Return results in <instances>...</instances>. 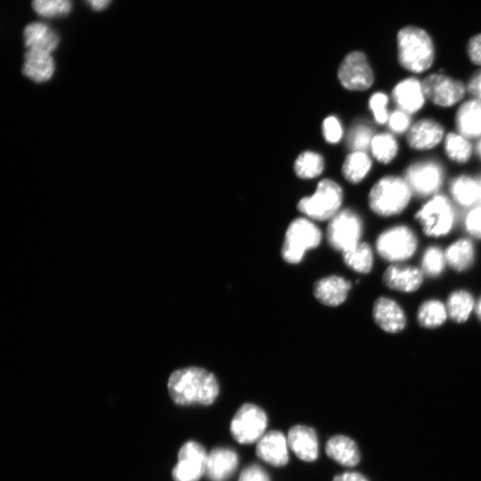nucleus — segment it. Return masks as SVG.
I'll return each mask as SVG.
<instances>
[{
  "mask_svg": "<svg viewBox=\"0 0 481 481\" xmlns=\"http://www.w3.org/2000/svg\"><path fill=\"white\" fill-rule=\"evenodd\" d=\"M167 391L172 401L180 406H208L220 392L216 376L206 369L191 366L174 371L167 379Z\"/></svg>",
  "mask_w": 481,
  "mask_h": 481,
  "instance_id": "1",
  "label": "nucleus"
},
{
  "mask_svg": "<svg viewBox=\"0 0 481 481\" xmlns=\"http://www.w3.org/2000/svg\"><path fill=\"white\" fill-rule=\"evenodd\" d=\"M397 61L410 74L426 73L434 64L436 51L433 40L423 29L405 26L396 35Z\"/></svg>",
  "mask_w": 481,
  "mask_h": 481,
  "instance_id": "2",
  "label": "nucleus"
},
{
  "mask_svg": "<svg viewBox=\"0 0 481 481\" xmlns=\"http://www.w3.org/2000/svg\"><path fill=\"white\" fill-rule=\"evenodd\" d=\"M413 193L403 175H386L379 178L370 189L368 205L381 217L402 214L411 204Z\"/></svg>",
  "mask_w": 481,
  "mask_h": 481,
  "instance_id": "3",
  "label": "nucleus"
},
{
  "mask_svg": "<svg viewBox=\"0 0 481 481\" xmlns=\"http://www.w3.org/2000/svg\"><path fill=\"white\" fill-rule=\"evenodd\" d=\"M414 218L427 236L435 238L445 236L455 224L454 203L450 197L439 192L426 199L417 209Z\"/></svg>",
  "mask_w": 481,
  "mask_h": 481,
  "instance_id": "4",
  "label": "nucleus"
},
{
  "mask_svg": "<svg viewBox=\"0 0 481 481\" xmlns=\"http://www.w3.org/2000/svg\"><path fill=\"white\" fill-rule=\"evenodd\" d=\"M403 176L413 196L428 199L440 192L445 181V169L438 159L424 158L408 164Z\"/></svg>",
  "mask_w": 481,
  "mask_h": 481,
  "instance_id": "5",
  "label": "nucleus"
},
{
  "mask_svg": "<svg viewBox=\"0 0 481 481\" xmlns=\"http://www.w3.org/2000/svg\"><path fill=\"white\" fill-rule=\"evenodd\" d=\"M427 101L433 105L449 109L465 100L466 83L444 72H432L422 79Z\"/></svg>",
  "mask_w": 481,
  "mask_h": 481,
  "instance_id": "6",
  "label": "nucleus"
},
{
  "mask_svg": "<svg viewBox=\"0 0 481 481\" xmlns=\"http://www.w3.org/2000/svg\"><path fill=\"white\" fill-rule=\"evenodd\" d=\"M268 415L260 406L245 403L240 405L230 422V434L240 444L257 443L266 432Z\"/></svg>",
  "mask_w": 481,
  "mask_h": 481,
  "instance_id": "7",
  "label": "nucleus"
},
{
  "mask_svg": "<svg viewBox=\"0 0 481 481\" xmlns=\"http://www.w3.org/2000/svg\"><path fill=\"white\" fill-rule=\"evenodd\" d=\"M343 200L341 187L330 179L322 180L311 197L303 198L298 205L306 216L324 221L331 219L338 212Z\"/></svg>",
  "mask_w": 481,
  "mask_h": 481,
  "instance_id": "8",
  "label": "nucleus"
},
{
  "mask_svg": "<svg viewBox=\"0 0 481 481\" xmlns=\"http://www.w3.org/2000/svg\"><path fill=\"white\" fill-rule=\"evenodd\" d=\"M320 229L306 218H297L289 225L281 249L285 261L299 263L306 251L317 247L321 241Z\"/></svg>",
  "mask_w": 481,
  "mask_h": 481,
  "instance_id": "9",
  "label": "nucleus"
},
{
  "mask_svg": "<svg viewBox=\"0 0 481 481\" xmlns=\"http://www.w3.org/2000/svg\"><path fill=\"white\" fill-rule=\"evenodd\" d=\"M418 240L414 231L405 224H397L383 231L377 238L379 256L391 262L410 258L416 251Z\"/></svg>",
  "mask_w": 481,
  "mask_h": 481,
  "instance_id": "10",
  "label": "nucleus"
},
{
  "mask_svg": "<svg viewBox=\"0 0 481 481\" xmlns=\"http://www.w3.org/2000/svg\"><path fill=\"white\" fill-rule=\"evenodd\" d=\"M362 232L363 222L359 215L351 209H344L330 219L327 238L332 248L343 253L360 243Z\"/></svg>",
  "mask_w": 481,
  "mask_h": 481,
  "instance_id": "11",
  "label": "nucleus"
},
{
  "mask_svg": "<svg viewBox=\"0 0 481 481\" xmlns=\"http://www.w3.org/2000/svg\"><path fill=\"white\" fill-rule=\"evenodd\" d=\"M208 454L205 447L194 440L186 441L179 449L172 469L174 481H199L205 476Z\"/></svg>",
  "mask_w": 481,
  "mask_h": 481,
  "instance_id": "12",
  "label": "nucleus"
},
{
  "mask_svg": "<svg viewBox=\"0 0 481 481\" xmlns=\"http://www.w3.org/2000/svg\"><path fill=\"white\" fill-rule=\"evenodd\" d=\"M338 77L341 85L352 91H365L374 83V72L364 53L354 51L341 61Z\"/></svg>",
  "mask_w": 481,
  "mask_h": 481,
  "instance_id": "13",
  "label": "nucleus"
},
{
  "mask_svg": "<svg viewBox=\"0 0 481 481\" xmlns=\"http://www.w3.org/2000/svg\"><path fill=\"white\" fill-rule=\"evenodd\" d=\"M446 133L439 120L424 117L413 121L405 135V142L412 151H429L443 143Z\"/></svg>",
  "mask_w": 481,
  "mask_h": 481,
  "instance_id": "14",
  "label": "nucleus"
},
{
  "mask_svg": "<svg viewBox=\"0 0 481 481\" xmlns=\"http://www.w3.org/2000/svg\"><path fill=\"white\" fill-rule=\"evenodd\" d=\"M390 98L395 108L413 116L427 103L422 79L409 76L398 80L391 88Z\"/></svg>",
  "mask_w": 481,
  "mask_h": 481,
  "instance_id": "15",
  "label": "nucleus"
},
{
  "mask_svg": "<svg viewBox=\"0 0 481 481\" xmlns=\"http://www.w3.org/2000/svg\"><path fill=\"white\" fill-rule=\"evenodd\" d=\"M287 436L281 431H267L256 443V456L265 463L275 467H285L289 461Z\"/></svg>",
  "mask_w": 481,
  "mask_h": 481,
  "instance_id": "16",
  "label": "nucleus"
},
{
  "mask_svg": "<svg viewBox=\"0 0 481 481\" xmlns=\"http://www.w3.org/2000/svg\"><path fill=\"white\" fill-rule=\"evenodd\" d=\"M240 463L238 452L225 446H216L208 452L205 476L209 481H229Z\"/></svg>",
  "mask_w": 481,
  "mask_h": 481,
  "instance_id": "17",
  "label": "nucleus"
},
{
  "mask_svg": "<svg viewBox=\"0 0 481 481\" xmlns=\"http://www.w3.org/2000/svg\"><path fill=\"white\" fill-rule=\"evenodd\" d=\"M289 450L301 461L314 462L319 456V439L316 430L307 425L296 424L287 435Z\"/></svg>",
  "mask_w": 481,
  "mask_h": 481,
  "instance_id": "18",
  "label": "nucleus"
},
{
  "mask_svg": "<svg viewBox=\"0 0 481 481\" xmlns=\"http://www.w3.org/2000/svg\"><path fill=\"white\" fill-rule=\"evenodd\" d=\"M455 131L468 139L481 138V100L469 98L461 102L456 109L454 118Z\"/></svg>",
  "mask_w": 481,
  "mask_h": 481,
  "instance_id": "19",
  "label": "nucleus"
},
{
  "mask_svg": "<svg viewBox=\"0 0 481 481\" xmlns=\"http://www.w3.org/2000/svg\"><path fill=\"white\" fill-rule=\"evenodd\" d=\"M448 196L455 205L470 208L479 203V184L477 176L460 174L448 183Z\"/></svg>",
  "mask_w": 481,
  "mask_h": 481,
  "instance_id": "20",
  "label": "nucleus"
},
{
  "mask_svg": "<svg viewBox=\"0 0 481 481\" xmlns=\"http://www.w3.org/2000/svg\"><path fill=\"white\" fill-rule=\"evenodd\" d=\"M324 450L330 459L345 467H355L361 461V452L356 442L345 435L330 436L325 443Z\"/></svg>",
  "mask_w": 481,
  "mask_h": 481,
  "instance_id": "21",
  "label": "nucleus"
},
{
  "mask_svg": "<svg viewBox=\"0 0 481 481\" xmlns=\"http://www.w3.org/2000/svg\"><path fill=\"white\" fill-rule=\"evenodd\" d=\"M372 314L376 323L387 332H399L405 327L403 309L390 298H379L374 304Z\"/></svg>",
  "mask_w": 481,
  "mask_h": 481,
  "instance_id": "22",
  "label": "nucleus"
},
{
  "mask_svg": "<svg viewBox=\"0 0 481 481\" xmlns=\"http://www.w3.org/2000/svg\"><path fill=\"white\" fill-rule=\"evenodd\" d=\"M383 281L390 289L403 292H412L420 287L423 281V273L414 266L391 265L385 271Z\"/></svg>",
  "mask_w": 481,
  "mask_h": 481,
  "instance_id": "23",
  "label": "nucleus"
},
{
  "mask_svg": "<svg viewBox=\"0 0 481 481\" xmlns=\"http://www.w3.org/2000/svg\"><path fill=\"white\" fill-rule=\"evenodd\" d=\"M350 289V281L333 275L317 281L314 287V293L321 303L336 306L346 300Z\"/></svg>",
  "mask_w": 481,
  "mask_h": 481,
  "instance_id": "24",
  "label": "nucleus"
},
{
  "mask_svg": "<svg viewBox=\"0 0 481 481\" xmlns=\"http://www.w3.org/2000/svg\"><path fill=\"white\" fill-rule=\"evenodd\" d=\"M22 71L35 82L49 80L54 72V61L51 53L37 49H28L24 55Z\"/></svg>",
  "mask_w": 481,
  "mask_h": 481,
  "instance_id": "25",
  "label": "nucleus"
},
{
  "mask_svg": "<svg viewBox=\"0 0 481 481\" xmlns=\"http://www.w3.org/2000/svg\"><path fill=\"white\" fill-rule=\"evenodd\" d=\"M24 44L28 49H37L52 53L59 44V37L47 25L31 22L23 30Z\"/></svg>",
  "mask_w": 481,
  "mask_h": 481,
  "instance_id": "26",
  "label": "nucleus"
},
{
  "mask_svg": "<svg viewBox=\"0 0 481 481\" xmlns=\"http://www.w3.org/2000/svg\"><path fill=\"white\" fill-rule=\"evenodd\" d=\"M442 145L445 157L458 165L469 163L475 153L471 140L455 130L446 133Z\"/></svg>",
  "mask_w": 481,
  "mask_h": 481,
  "instance_id": "27",
  "label": "nucleus"
},
{
  "mask_svg": "<svg viewBox=\"0 0 481 481\" xmlns=\"http://www.w3.org/2000/svg\"><path fill=\"white\" fill-rule=\"evenodd\" d=\"M370 151L372 158L382 165L393 163L400 152V144L396 135L387 132H380L374 135Z\"/></svg>",
  "mask_w": 481,
  "mask_h": 481,
  "instance_id": "28",
  "label": "nucleus"
},
{
  "mask_svg": "<svg viewBox=\"0 0 481 481\" xmlns=\"http://www.w3.org/2000/svg\"><path fill=\"white\" fill-rule=\"evenodd\" d=\"M372 168V159L366 151H352L346 158L342 173L344 177L352 183L362 182Z\"/></svg>",
  "mask_w": 481,
  "mask_h": 481,
  "instance_id": "29",
  "label": "nucleus"
},
{
  "mask_svg": "<svg viewBox=\"0 0 481 481\" xmlns=\"http://www.w3.org/2000/svg\"><path fill=\"white\" fill-rule=\"evenodd\" d=\"M444 254L447 264L454 270L461 272L472 265L475 251L469 240L461 238L452 243Z\"/></svg>",
  "mask_w": 481,
  "mask_h": 481,
  "instance_id": "30",
  "label": "nucleus"
},
{
  "mask_svg": "<svg viewBox=\"0 0 481 481\" xmlns=\"http://www.w3.org/2000/svg\"><path fill=\"white\" fill-rule=\"evenodd\" d=\"M474 305V299L470 293L465 290H457L449 296L446 309L452 321L463 322L469 317Z\"/></svg>",
  "mask_w": 481,
  "mask_h": 481,
  "instance_id": "31",
  "label": "nucleus"
},
{
  "mask_svg": "<svg viewBox=\"0 0 481 481\" xmlns=\"http://www.w3.org/2000/svg\"><path fill=\"white\" fill-rule=\"evenodd\" d=\"M447 315L446 306L439 300L430 299L421 304L417 317L421 326L432 329L442 325Z\"/></svg>",
  "mask_w": 481,
  "mask_h": 481,
  "instance_id": "32",
  "label": "nucleus"
},
{
  "mask_svg": "<svg viewBox=\"0 0 481 481\" xmlns=\"http://www.w3.org/2000/svg\"><path fill=\"white\" fill-rule=\"evenodd\" d=\"M345 263L358 273H367L373 263L372 250L369 244L360 242L353 249L343 252Z\"/></svg>",
  "mask_w": 481,
  "mask_h": 481,
  "instance_id": "33",
  "label": "nucleus"
},
{
  "mask_svg": "<svg viewBox=\"0 0 481 481\" xmlns=\"http://www.w3.org/2000/svg\"><path fill=\"white\" fill-rule=\"evenodd\" d=\"M324 162L321 155L314 151L302 152L296 159L294 169L298 176L310 179L318 176L323 170Z\"/></svg>",
  "mask_w": 481,
  "mask_h": 481,
  "instance_id": "34",
  "label": "nucleus"
},
{
  "mask_svg": "<svg viewBox=\"0 0 481 481\" xmlns=\"http://www.w3.org/2000/svg\"><path fill=\"white\" fill-rule=\"evenodd\" d=\"M374 135L373 128L370 124L358 121L351 126L348 132L347 145L352 151H366L370 149Z\"/></svg>",
  "mask_w": 481,
  "mask_h": 481,
  "instance_id": "35",
  "label": "nucleus"
},
{
  "mask_svg": "<svg viewBox=\"0 0 481 481\" xmlns=\"http://www.w3.org/2000/svg\"><path fill=\"white\" fill-rule=\"evenodd\" d=\"M390 101V94L383 91L374 92L370 96L368 106L377 125H387L391 111L389 110Z\"/></svg>",
  "mask_w": 481,
  "mask_h": 481,
  "instance_id": "36",
  "label": "nucleus"
},
{
  "mask_svg": "<svg viewBox=\"0 0 481 481\" xmlns=\"http://www.w3.org/2000/svg\"><path fill=\"white\" fill-rule=\"evenodd\" d=\"M445 262L444 252L436 246H431L426 249L422 257V271L429 277L438 276L443 272Z\"/></svg>",
  "mask_w": 481,
  "mask_h": 481,
  "instance_id": "37",
  "label": "nucleus"
},
{
  "mask_svg": "<svg viewBox=\"0 0 481 481\" xmlns=\"http://www.w3.org/2000/svg\"><path fill=\"white\" fill-rule=\"evenodd\" d=\"M32 7L40 16L60 17L70 12L71 2L70 0H33Z\"/></svg>",
  "mask_w": 481,
  "mask_h": 481,
  "instance_id": "38",
  "label": "nucleus"
},
{
  "mask_svg": "<svg viewBox=\"0 0 481 481\" xmlns=\"http://www.w3.org/2000/svg\"><path fill=\"white\" fill-rule=\"evenodd\" d=\"M412 116L409 113L395 108L390 111L387 126L390 133L395 135H406L413 123Z\"/></svg>",
  "mask_w": 481,
  "mask_h": 481,
  "instance_id": "39",
  "label": "nucleus"
},
{
  "mask_svg": "<svg viewBox=\"0 0 481 481\" xmlns=\"http://www.w3.org/2000/svg\"><path fill=\"white\" fill-rule=\"evenodd\" d=\"M463 224L465 230L469 235L481 240V203L469 208Z\"/></svg>",
  "mask_w": 481,
  "mask_h": 481,
  "instance_id": "40",
  "label": "nucleus"
},
{
  "mask_svg": "<svg viewBox=\"0 0 481 481\" xmlns=\"http://www.w3.org/2000/svg\"><path fill=\"white\" fill-rule=\"evenodd\" d=\"M322 133L324 138L330 143H338L343 135L339 120L334 116L326 118L322 123Z\"/></svg>",
  "mask_w": 481,
  "mask_h": 481,
  "instance_id": "41",
  "label": "nucleus"
},
{
  "mask_svg": "<svg viewBox=\"0 0 481 481\" xmlns=\"http://www.w3.org/2000/svg\"><path fill=\"white\" fill-rule=\"evenodd\" d=\"M238 481H271V477L262 466L251 463L240 471Z\"/></svg>",
  "mask_w": 481,
  "mask_h": 481,
  "instance_id": "42",
  "label": "nucleus"
},
{
  "mask_svg": "<svg viewBox=\"0 0 481 481\" xmlns=\"http://www.w3.org/2000/svg\"><path fill=\"white\" fill-rule=\"evenodd\" d=\"M466 53L469 61L481 68V33L476 34L469 39Z\"/></svg>",
  "mask_w": 481,
  "mask_h": 481,
  "instance_id": "43",
  "label": "nucleus"
},
{
  "mask_svg": "<svg viewBox=\"0 0 481 481\" xmlns=\"http://www.w3.org/2000/svg\"><path fill=\"white\" fill-rule=\"evenodd\" d=\"M465 83L467 94L472 98L481 100V68L476 70Z\"/></svg>",
  "mask_w": 481,
  "mask_h": 481,
  "instance_id": "44",
  "label": "nucleus"
},
{
  "mask_svg": "<svg viewBox=\"0 0 481 481\" xmlns=\"http://www.w3.org/2000/svg\"><path fill=\"white\" fill-rule=\"evenodd\" d=\"M331 481H369L367 477L356 471H346L333 477Z\"/></svg>",
  "mask_w": 481,
  "mask_h": 481,
  "instance_id": "45",
  "label": "nucleus"
},
{
  "mask_svg": "<svg viewBox=\"0 0 481 481\" xmlns=\"http://www.w3.org/2000/svg\"><path fill=\"white\" fill-rule=\"evenodd\" d=\"M111 0H86L90 6L95 11L105 9Z\"/></svg>",
  "mask_w": 481,
  "mask_h": 481,
  "instance_id": "46",
  "label": "nucleus"
},
{
  "mask_svg": "<svg viewBox=\"0 0 481 481\" xmlns=\"http://www.w3.org/2000/svg\"><path fill=\"white\" fill-rule=\"evenodd\" d=\"M475 153L478 157V159L481 160V138L477 140L476 146H475Z\"/></svg>",
  "mask_w": 481,
  "mask_h": 481,
  "instance_id": "47",
  "label": "nucleus"
},
{
  "mask_svg": "<svg viewBox=\"0 0 481 481\" xmlns=\"http://www.w3.org/2000/svg\"><path fill=\"white\" fill-rule=\"evenodd\" d=\"M477 314L478 318L481 320V298L479 299L477 306Z\"/></svg>",
  "mask_w": 481,
  "mask_h": 481,
  "instance_id": "48",
  "label": "nucleus"
},
{
  "mask_svg": "<svg viewBox=\"0 0 481 481\" xmlns=\"http://www.w3.org/2000/svg\"><path fill=\"white\" fill-rule=\"evenodd\" d=\"M478 184H479V203H481V175L477 176Z\"/></svg>",
  "mask_w": 481,
  "mask_h": 481,
  "instance_id": "49",
  "label": "nucleus"
}]
</instances>
